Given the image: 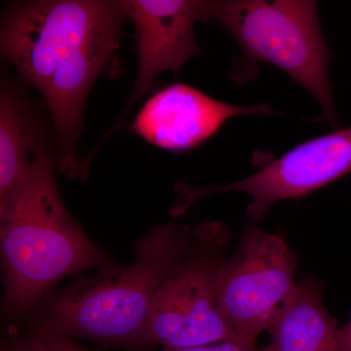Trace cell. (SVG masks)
<instances>
[{
	"label": "cell",
	"mask_w": 351,
	"mask_h": 351,
	"mask_svg": "<svg viewBox=\"0 0 351 351\" xmlns=\"http://www.w3.org/2000/svg\"><path fill=\"white\" fill-rule=\"evenodd\" d=\"M45 141L29 106L15 88L0 94V203L25 181L34 154Z\"/></svg>",
	"instance_id": "11"
},
{
	"label": "cell",
	"mask_w": 351,
	"mask_h": 351,
	"mask_svg": "<svg viewBox=\"0 0 351 351\" xmlns=\"http://www.w3.org/2000/svg\"><path fill=\"white\" fill-rule=\"evenodd\" d=\"M350 172L351 127L302 143L256 174L232 184L196 188L177 182L178 196L170 213L180 216L206 196L243 193L251 196L246 213L256 223L277 202L302 197Z\"/></svg>",
	"instance_id": "7"
},
{
	"label": "cell",
	"mask_w": 351,
	"mask_h": 351,
	"mask_svg": "<svg viewBox=\"0 0 351 351\" xmlns=\"http://www.w3.org/2000/svg\"><path fill=\"white\" fill-rule=\"evenodd\" d=\"M341 334L346 351H351V320L346 326L341 328Z\"/></svg>",
	"instance_id": "14"
},
{
	"label": "cell",
	"mask_w": 351,
	"mask_h": 351,
	"mask_svg": "<svg viewBox=\"0 0 351 351\" xmlns=\"http://www.w3.org/2000/svg\"><path fill=\"white\" fill-rule=\"evenodd\" d=\"M230 239V230L214 221L193 230L186 255L157 291L143 343L175 350L239 339L218 297Z\"/></svg>",
	"instance_id": "5"
},
{
	"label": "cell",
	"mask_w": 351,
	"mask_h": 351,
	"mask_svg": "<svg viewBox=\"0 0 351 351\" xmlns=\"http://www.w3.org/2000/svg\"><path fill=\"white\" fill-rule=\"evenodd\" d=\"M6 351H31L27 348V345L25 346H12V348H9Z\"/></svg>",
	"instance_id": "15"
},
{
	"label": "cell",
	"mask_w": 351,
	"mask_h": 351,
	"mask_svg": "<svg viewBox=\"0 0 351 351\" xmlns=\"http://www.w3.org/2000/svg\"><path fill=\"white\" fill-rule=\"evenodd\" d=\"M163 351H265V348H257L256 343H246L240 339H232V341L193 346V348H175V350L164 348Z\"/></svg>",
	"instance_id": "13"
},
{
	"label": "cell",
	"mask_w": 351,
	"mask_h": 351,
	"mask_svg": "<svg viewBox=\"0 0 351 351\" xmlns=\"http://www.w3.org/2000/svg\"><path fill=\"white\" fill-rule=\"evenodd\" d=\"M322 288L313 277L298 284L269 331L265 351H346L341 328L323 304Z\"/></svg>",
	"instance_id": "10"
},
{
	"label": "cell",
	"mask_w": 351,
	"mask_h": 351,
	"mask_svg": "<svg viewBox=\"0 0 351 351\" xmlns=\"http://www.w3.org/2000/svg\"><path fill=\"white\" fill-rule=\"evenodd\" d=\"M295 271L285 237L249 223L218 278L219 306L240 341L256 343L271 330L297 289Z\"/></svg>",
	"instance_id": "6"
},
{
	"label": "cell",
	"mask_w": 351,
	"mask_h": 351,
	"mask_svg": "<svg viewBox=\"0 0 351 351\" xmlns=\"http://www.w3.org/2000/svg\"><path fill=\"white\" fill-rule=\"evenodd\" d=\"M208 19L221 23L237 39L245 59L282 69L318 101L325 119L338 126L330 51L321 32L318 3L308 0L208 1Z\"/></svg>",
	"instance_id": "4"
},
{
	"label": "cell",
	"mask_w": 351,
	"mask_h": 351,
	"mask_svg": "<svg viewBox=\"0 0 351 351\" xmlns=\"http://www.w3.org/2000/svg\"><path fill=\"white\" fill-rule=\"evenodd\" d=\"M135 25L137 80L128 108L151 89L164 73H178L202 52L195 40V25L208 19V1L124 0L120 1Z\"/></svg>",
	"instance_id": "8"
},
{
	"label": "cell",
	"mask_w": 351,
	"mask_h": 351,
	"mask_svg": "<svg viewBox=\"0 0 351 351\" xmlns=\"http://www.w3.org/2000/svg\"><path fill=\"white\" fill-rule=\"evenodd\" d=\"M31 351H88L63 335L38 325L27 341Z\"/></svg>",
	"instance_id": "12"
},
{
	"label": "cell",
	"mask_w": 351,
	"mask_h": 351,
	"mask_svg": "<svg viewBox=\"0 0 351 351\" xmlns=\"http://www.w3.org/2000/svg\"><path fill=\"white\" fill-rule=\"evenodd\" d=\"M57 167L59 161L44 143L25 181L0 203L2 309L12 317L32 311L64 277L112 267L64 206Z\"/></svg>",
	"instance_id": "2"
},
{
	"label": "cell",
	"mask_w": 351,
	"mask_h": 351,
	"mask_svg": "<svg viewBox=\"0 0 351 351\" xmlns=\"http://www.w3.org/2000/svg\"><path fill=\"white\" fill-rule=\"evenodd\" d=\"M193 235L179 223L151 228L138 239L131 265L76 281L46 304L39 325L68 338L143 343L157 291L184 258Z\"/></svg>",
	"instance_id": "3"
},
{
	"label": "cell",
	"mask_w": 351,
	"mask_h": 351,
	"mask_svg": "<svg viewBox=\"0 0 351 351\" xmlns=\"http://www.w3.org/2000/svg\"><path fill=\"white\" fill-rule=\"evenodd\" d=\"M127 18L120 1L34 0L13 3L1 25V54L40 92L59 135V168L82 178L76 142L90 90L113 63Z\"/></svg>",
	"instance_id": "1"
},
{
	"label": "cell",
	"mask_w": 351,
	"mask_h": 351,
	"mask_svg": "<svg viewBox=\"0 0 351 351\" xmlns=\"http://www.w3.org/2000/svg\"><path fill=\"white\" fill-rule=\"evenodd\" d=\"M271 114L277 112L269 106L230 105L179 83L145 101L129 130L166 151L184 152L211 138L232 117Z\"/></svg>",
	"instance_id": "9"
}]
</instances>
